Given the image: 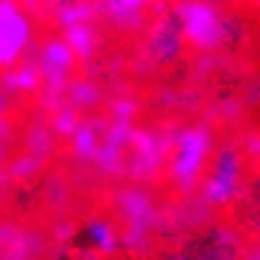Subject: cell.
Listing matches in <instances>:
<instances>
[{
	"label": "cell",
	"instance_id": "14",
	"mask_svg": "<svg viewBox=\"0 0 260 260\" xmlns=\"http://www.w3.org/2000/svg\"><path fill=\"white\" fill-rule=\"evenodd\" d=\"M64 96H68V103H71L73 108H79V111H91V108L100 106L103 91H100L91 79H76V82L68 85Z\"/></svg>",
	"mask_w": 260,
	"mask_h": 260
},
{
	"label": "cell",
	"instance_id": "13",
	"mask_svg": "<svg viewBox=\"0 0 260 260\" xmlns=\"http://www.w3.org/2000/svg\"><path fill=\"white\" fill-rule=\"evenodd\" d=\"M61 36L68 38V44L73 47L76 59L82 61V64H91V61H94L96 50H100V32H96L94 18H91V21H79V24L64 26Z\"/></svg>",
	"mask_w": 260,
	"mask_h": 260
},
{
	"label": "cell",
	"instance_id": "22",
	"mask_svg": "<svg viewBox=\"0 0 260 260\" xmlns=\"http://www.w3.org/2000/svg\"><path fill=\"white\" fill-rule=\"evenodd\" d=\"M3 193H6V173L0 170V196H3Z\"/></svg>",
	"mask_w": 260,
	"mask_h": 260
},
{
	"label": "cell",
	"instance_id": "10",
	"mask_svg": "<svg viewBox=\"0 0 260 260\" xmlns=\"http://www.w3.org/2000/svg\"><path fill=\"white\" fill-rule=\"evenodd\" d=\"M82 240L94 254H117L123 248V237H120L117 225L103 216H94L82 225Z\"/></svg>",
	"mask_w": 260,
	"mask_h": 260
},
{
	"label": "cell",
	"instance_id": "19",
	"mask_svg": "<svg viewBox=\"0 0 260 260\" xmlns=\"http://www.w3.org/2000/svg\"><path fill=\"white\" fill-rule=\"evenodd\" d=\"M240 149L251 167H260V129H251L240 138Z\"/></svg>",
	"mask_w": 260,
	"mask_h": 260
},
{
	"label": "cell",
	"instance_id": "11",
	"mask_svg": "<svg viewBox=\"0 0 260 260\" xmlns=\"http://www.w3.org/2000/svg\"><path fill=\"white\" fill-rule=\"evenodd\" d=\"M0 85H3V91H6L9 96L36 94L38 88L44 85L38 61H18L15 68H6V73L0 76Z\"/></svg>",
	"mask_w": 260,
	"mask_h": 260
},
{
	"label": "cell",
	"instance_id": "18",
	"mask_svg": "<svg viewBox=\"0 0 260 260\" xmlns=\"http://www.w3.org/2000/svg\"><path fill=\"white\" fill-rule=\"evenodd\" d=\"M38 170H41V158L29 152V155H21V158H15L12 164H9V176L18 178V181H21V178H24V181H29V178L36 176Z\"/></svg>",
	"mask_w": 260,
	"mask_h": 260
},
{
	"label": "cell",
	"instance_id": "17",
	"mask_svg": "<svg viewBox=\"0 0 260 260\" xmlns=\"http://www.w3.org/2000/svg\"><path fill=\"white\" fill-rule=\"evenodd\" d=\"M50 135H53V129H47V126H32L29 135H26V149L32 155H38L41 161L53 155V138Z\"/></svg>",
	"mask_w": 260,
	"mask_h": 260
},
{
	"label": "cell",
	"instance_id": "7",
	"mask_svg": "<svg viewBox=\"0 0 260 260\" xmlns=\"http://www.w3.org/2000/svg\"><path fill=\"white\" fill-rule=\"evenodd\" d=\"M170 143H173V132L167 138V132L161 129H135V138H132L129 152H126L129 176L135 181H152L167 167Z\"/></svg>",
	"mask_w": 260,
	"mask_h": 260
},
{
	"label": "cell",
	"instance_id": "20",
	"mask_svg": "<svg viewBox=\"0 0 260 260\" xmlns=\"http://www.w3.org/2000/svg\"><path fill=\"white\" fill-rule=\"evenodd\" d=\"M6 108H9V94H6L3 85H0V114H6Z\"/></svg>",
	"mask_w": 260,
	"mask_h": 260
},
{
	"label": "cell",
	"instance_id": "8",
	"mask_svg": "<svg viewBox=\"0 0 260 260\" xmlns=\"http://www.w3.org/2000/svg\"><path fill=\"white\" fill-rule=\"evenodd\" d=\"M36 26L18 0H0V68H15L32 47Z\"/></svg>",
	"mask_w": 260,
	"mask_h": 260
},
{
	"label": "cell",
	"instance_id": "6",
	"mask_svg": "<svg viewBox=\"0 0 260 260\" xmlns=\"http://www.w3.org/2000/svg\"><path fill=\"white\" fill-rule=\"evenodd\" d=\"M38 68H41V79H44V88H47V96H44V103L53 108H59L61 96L68 91V85H71V76H73V68H76V53L73 47L68 44V38L64 36H53L47 38L41 50H38Z\"/></svg>",
	"mask_w": 260,
	"mask_h": 260
},
{
	"label": "cell",
	"instance_id": "12",
	"mask_svg": "<svg viewBox=\"0 0 260 260\" xmlns=\"http://www.w3.org/2000/svg\"><path fill=\"white\" fill-rule=\"evenodd\" d=\"M100 12L114 29L123 32H135L146 21V9L135 6L132 0H100Z\"/></svg>",
	"mask_w": 260,
	"mask_h": 260
},
{
	"label": "cell",
	"instance_id": "3",
	"mask_svg": "<svg viewBox=\"0 0 260 260\" xmlns=\"http://www.w3.org/2000/svg\"><path fill=\"white\" fill-rule=\"evenodd\" d=\"M246 155L240 143H222L216 146L211 167L199 184V199L208 211H225L243 196L246 184Z\"/></svg>",
	"mask_w": 260,
	"mask_h": 260
},
{
	"label": "cell",
	"instance_id": "16",
	"mask_svg": "<svg viewBox=\"0 0 260 260\" xmlns=\"http://www.w3.org/2000/svg\"><path fill=\"white\" fill-rule=\"evenodd\" d=\"M82 123V117H79V108H73L71 103L68 106H59L56 108V114H53V120H50V129H53V135L56 138H68L71 141V135L76 132V126Z\"/></svg>",
	"mask_w": 260,
	"mask_h": 260
},
{
	"label": "cell",
	"instance_id": "21",
	"mask_svg": "<svg viewBox=\"0 0 260 260\" xmlns=\"http://www.w3.org/2000/svg\"><path fill=\"white\" fill-rule=\"evenodd\" d=\"M135 6H141V9H152V6H158L161 0H132Z\"/></svg>",
	"mask_w": 260,
	"mask_h": 260
},
{
	"label": "cell",
	"instance_id": "25",
	"mask_svg": "<svg viewBox=\"0 0 260 260\" xmlns=\"http://www.w3.org/2000/svg\"><path fill=\"white\" fill-rule=\"evenodd\" d=\"M251 3H254V9H260V0H251Z\"/></svg>",
	"mask_w": 260,
	"mask_h": 260
},
{
	"label": "cell",
	"instance_id": "26",
	"mask_svg": "<svg viewBox=\"0 0 260 260\" xmlns=\"http://www.w3.org/2000/svg\"><path fill=\"white\" fill-rule=\"evenodd\" d=\"M257 231H260V219H257Z\"/></svg>",
	"mask_w": 260,
	"mask_h": 260
},
{
	"label": "cell",
	"instance_id": "15",
	"mask_svg": "<svg viewBox=\"0 0 260 260\" xmlns=\"http://www.w3.org/2000/svg\"><path fill=\"white\" fill-rule=\"evenodd\" d=\"M96 12H100V6L88 3V0H71V3L56 6V24L64 29V26L79 24V21H91V18H96Z\"/></svg>",
	"mask_w": 260,
	"mask_h": 260
},
{
	"label": "cell",
	"instance_id": "9",
	"mask_svg": "<svg viewBox=\"0 0 260 260\" xmlns=\"http://www.w3.org/2000/svg\"><path fill=\"white\" fill-rule=\"evenodd\" d=\"M106 135V120H82L71 135V152L79 164H94Z\"/></svg>",
	"mask_w": 260,
	"mask_h": 260
},
{
	"label": "cell",
	"instance_id": "24",
	"mask_svg": "<svg viewBox=\"0 0 260 260\" xmlns=\"http://www.w3.org/2000/svg\"><path fill=\"white\" fill-rule=\"evenodd\" d=\"M222 3H228V6H237V3H243V0H222Z\"/></svg>",
	"mask_w": 260,
	"mask_h": 260
},
{
	"label": "cell",
	"instance_id": "5",
	"mask_svg": "<svg viewBox=\"0 0 260 260\" xmlns=\"http://www.w3.org/2000/svg\"><path fill=\"white\" fill-rule=\"evenodd\" d=\"M184 47H187V38H184V29L178 24V18L173 9H167L155 18L146 36H143V64L146 68H173L176 61H181L184 56Z\"/></svg>",
	"mask_w": 260,
	"mask_h": 260
},
{
	"label": "cell",
	"instance_id": "23",
	"mask_svg": "<svg viewBox=\"0 0 260 260\" xmlns=\"http://www.w3.org/2000/svg\"><path fill=\"white\" fill-rule=\"evenodd\" d=\"M47 3H53V6H61V3H71V0H47Z\"/></svg>",
	"mask_w": 260,
	"mask_h": 260
},
{
	"label": "cell",
	"instance_id": "2",
	"mask_svg": "<svg viewBox=\"0 0 260 260\" xmlns=\"http://www.w3.org/2000/svg\"><path fill=\"white\" fill-rule=\"evenodd\" d=\"M173 12L184 29L187 47L199 56H213L225 50L228 44H234L240 32L234 18L225 12V3L219 0H176Z\"/></svg>",
	"mask_w": 260,
	"mask_h": 260
},
{
	"label": "cell",
	"instance_id": "4",
	"mask_svg": "<svg viewBox=\"0 0 260 260\" xmlns=\"http://www.w3.org/2000/svg\"><path fill=\"white\" fill-rule=\"evenodd\" d=\"M114 205H117L120 219L126 225L123 246L132 248V251L149 248V237H152L155 222H158V205H155L152 193L146 187H141V184L123 187L117 196H114Z\"/></svg>",
	"mask_w": 260,
	"mask_h": 260
},
{
	"label": "cell",
	"instance_id": "1",
	"mask_svg": "<svg viewBox=\"0 0 260 260\" xmlns=\"http://www.w3.org/2000/svg\"><path fill=\"white\" fill-rule=\"evenodd\" d=\"M216 152V138L208 123H187L173 129L170 158H167V178L176 193H193L211 167Z\"/></svg>",
	"mask_w": 260,
	"mask_h": 260
}]
</instances>
